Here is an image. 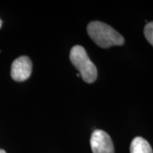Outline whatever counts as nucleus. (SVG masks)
Returning a JSON list of instances; mask_svg holds the SVG:
<instances>
[{"label":"nucleus","instance_id":"1","mask_svg":"<svg viewBox=\"0 0 153 153\" xmlns=\"http://www.w3.org/2000/svg\"><path fill=\"white\" fill-rule=\"evenodd\" d=\"M88 34L98 46L107 49L124 44V38L111 26L101 22H92L88 25Z\"/></svg>","mask_w":153,"mask_h":153},{"label":"nucleus","instance_id":"2","mask_svg":"<svg viewBox=\"0 0 153 153\" xmlns=\"http://www.w3.org/2000/svg\"><path fill=\"white\" fill-rule=\"evenodd\" d=\"M70 60L72 65L79 71L82 80L88 83H92L97 78V68L90 60L86 50L80 45L72 47L70 51Z\"/></svg>","mask_w":153,"mask_h":153},{"label":"nucleus","instance_id":"3","mask_svg":"<svg viewBox=\"0 0 153 153\" xmlns=\"http://www.w3.org/2000/svg\"><path fill=\"white\" fill-rule=\"evenodd\" d=\"M93 153H115L114 146L110 135L103 130H94L90 138Z\"/></svg>","mask_w":153,"mask_h":153},{"label":"nucleus","instance_id":"4","mask_svg":"<svg viewBox=\"0 0 153 153\" xmlns=\"http://www.w3.org/2000/svg\"><path fill=\"white\" fill-rule=\"evenodd\" d=\"M33 70L32 60L27 56H21L11 66V77L16 82H23L29 78Z\"/></svg>","mask_w":153,"mask_h":153},{"label":"nucleus","instance_id":"5","mask_svg":"<svg viewBox=\"0 0 153 153\" xmlns=\"http://www.w3.org/2000/svg\"><path fill=\"white\" fill-rule=\"evenodd\" d=\"M130 153H153V151L146 140L142 137H135L130 145Z\"/></svg>","mask_w":153,"mask_h":153},{"label":"nucleus","instance_id":"6","mask_svg":"<svg viewBox=\"0 0 153 153\" xmlns=\"http://www.w3.org/2000/svg\"><path fill=\"white\" fill-rule=\"evenodd\" d=\"M144 34L148 42L153 46V22H148L144 28Z\"/></svg>","mask_w":153,"mask_h":153},{"label":"nucleus","instance_id":"7","mask_svg":"<svg viewBox=\"0 0 153 153\" xmlns=\"http://www.w3.org/2000/svg\"><path fill=\"white\" fill-rule=\"evenodd\" d=\"M0 153H6V152H5V151H4V150L0 149Z\"/></svg>","mask_w":153,"mask_h":153},{"label":"nucleus","instance_id":"8","mask_svg":"<svg viewBox=\"0 0 153 153\" xmlns=\"http://www.w3.org/2000/svg\"><path fill=\"white\" fill-rule=\"evenodd\" d=\"M1 27H2V21L0 20V28H1Z\"/></svg>","mask_w":153,"mask_h":153}]
</instances>
